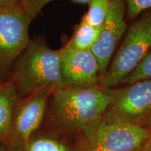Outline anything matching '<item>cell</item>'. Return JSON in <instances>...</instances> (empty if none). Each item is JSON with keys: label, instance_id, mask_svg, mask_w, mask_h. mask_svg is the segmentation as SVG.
Wrapping results in <instances>:
<instances>
[{"label": "cell", "instance_id": "cell-1", "mask_svg": "<svg viewBox=\"0 0 151 151\" xmlns=\"http://www.w3.org/2000/svg\"><path fill=\"white\" fill-rule=\"evenodd\" d=\"M110 101L109 90L101 86H62L49 97L41 129L81 144L102 119Z\"/></svg>", "mask_w": 151, "mask_h": 151}, {"label": "cell", "instance_id": "cell-2", "mask_svg": "<svg viewBox=\"0 0 151 151\" xmlns=\"http://www.w3.org/2000/svg\"><path fill=\"white\" fill-rule=\"evenodd\" d=\"M9 79L20 99L42 90L52 92L64 86L60 49L49 48L43 39L30 40L13 65Z\"/></svg>", "mask_w": 151, "mask_h": 151}, {"label": "cell", "instance_id": "cell-3", "mask_svg": "<svg viewBox=\"0 0 151 151\" xmlns=\"http://www.w3.org/2000/svg\"><path fill=\"white\" fill-rule=\"evenodd\" d=\"M151 50V11L132 24L110 67L101 79V88L110 89L122 83Z\"/></svg>", "mask_w": 151, "mask_h": 151}, {"label": "cell", "instance_id": "cell-4", "mask_svg": "<svg viewBox=\"0 0 151 151\" xmlns=\"http://www.w3.org/2000/svg\"><path fill=\"white\" fill-rule=\"evenodd\" d=\"M150 129L104 116L81 143L80 151H141Z\"/></svg>", "mask_w": 151, "mask_h": 151}, {"label": "cell", "instance_id": "cell-5", "mask_svg": "<svg viewBox=\"0 0 151 151\" xmlns=\"http://www.w3.org/2000/svg\"><path fill=\"white\" fill-rule=\"evenodd\" d=\"M109 92L111 101L105 116L144 126L151 114V78Z\"/></svg>", "mask_w": 151, "mask_h": 151}, {"label": "cell", "instance_id": "cell-6", "mask_svg": "<svg viewBox=\"0 0 151 151\" xmlns=\"http://www.w3.org/2000/svg\"><path fill=\"white\" fill-rule=\"evenodd\" d=\"M31 21L20 6L0 11V76L13 67L31 39Z\"/></svg>", "mask_w": 151, "mask_h": 151}, {"label": "cell", "instance_id": "cell-7", "mask_svg": "<svg viewBox=\"0 0 151 151\" xmlns=\"http://www.w3.org/2000/svg\"><path fill=\"white\" fill-rule=\"evenodd\" d=\"M52 92L42 90L18 100L14 109L9 148L23 146L42 127Z\"/></svg>", "mask_w": 151, "mask_h": 151}, {"label": "cell", "instance_id": "cell-8", "mask_svg": "<svg viewBox=\"0 0 151 151\" xmlns=\"http://www.w3.org/2000/svg\"><path fill=\"white\" fill-rule=\"evenodd\" d=\"M60 51L64 86H99V64L91 50H75L65 45Z\"/></svg>", "mask_w": 151, "mask_h": 151}, {"label": "cell", "instance_id": "cell-9", "mask_svg": "<svg viewBox=\"0 0 151 151\" xmlns=\"http://www.w3.org/2000/svg\"><path fill=\"white\" fill-rule=\"evenodd\" d=\"M124 11V0H110L109 14L101 27L99 39L90 50L99 62L101 78L125 31Z\"/></svg>", "mask_w": 151, "mask_h": 151}, {"label": "cell", "instance_id": "cell-10", "mask_svg": "<svg viewBox=\"0 0 151 151\" xmlns=\"http://www.w3.org/2000/svg\"><path fill=\"white\" fill-rule=\"evenodd\" d=\"M80 143L55 132L40 129L29 139L27 143L11 150L80 151Z\"/></svg>", "mask_w": 151, "mask_h": 151}, {"label": "cell", "instance_id": "cell-11", "mask_svg": "<svg viewBox=\"0 0 151 151\" xmlns=\"http://www.w3.org/2000/svg\"><path fill=\"white\" fill-rule=\"evenodd\" d=\"M19 99L11 81L0 79V141L9 146L14 109Z\"/></svg>", "mask_w": 151, "mask_h": 151}, {"label": "cell", "instance_id": "cell-12", "mask_svg": "<svg viewBox=\"0 0 151 151\" xmlns=\"http://www.w3.org/2000/svg\"><path fill=\"white\" fill-rule=\"evenodd\" d=\"M100 31L101 27H94L81 20L66 46L75 50H90L99 39Z\"/></svg>", "mask_w": 151, "mask_h": 151}, {"label": "cell", "instance_id": "cell-13", "mask_svg": "<svg viewBox=\"0 0 151 151\" xmlns=\"http://www.w3.org/2000/svg\"><path fill=\"white\" fill-rule=\"evenodd\" d=\"M88 10L81 20L94 27H101L105 22L110 9V0H90Z\"/></svg>", "mask_w": 151, "mask_h": 151}, {"label": "cell", "instance_id": "cell-14", "mask_svg": "<svg viewBox=\"0 0 151 151\" xmlns=\"http://www.w3.org/2000/svg\"><path fill=\"white\" fill-rule=\"evenodd\" d=\"M148 78H151V50L135 70L124 79L122 83L132 84Z\"/></svg>", "mask_w": 151, "mask_h": 151}, {"label": "cell", "instance_id": "cell-15", "mask_svg": "<svg viewBox=\"0 0 151 151\" xmlns=\"http://www.w3.org/2000/svg\"><path fill=\"white\" fill-rule=\"evenodd\" d=\"M54 0H22L20 6L27 15L30 21L37 16L43 7L50 1ZM73 2L86 4H88L90 0H71Z\"/></svg>", "mask_w": 151, "mask_h": 151}, {"label": "cell", "instance_id": "cell-16", "mask_svg": "<svg viewBox=\"0 0 151 151\" xmlns=\"http://www.w3.org/2000/svg\"><path fill=\"white\" fill-rule=\"evenodd\" d=\"M127 14L134 18L146 9L151 8V0H126Z\"/></svg>", "mask_w": 151, "mask_h": 151}, {"label": "cell", "instance_id": "cell-17", "mask_svg": "<svg viewBox=\"0 0 151 151\" xmlns=\"http://www.w3.org/2000/svg\"><path fill=\"white\" fill-rule=\"evenodd\" d=\"M22 0H0V11L20 6Z\"/></svg>", "mask_w": 151, "mask_h": 151}, {"label": "cell", "instance_id": "cell-18", "mask_svg": "<svg viewBox=\"0 0 151 151\" xmlns=\"http://www.w3.org/2000/svg\"><path fill=\"white\" fill-rule=\"evenodd\" d=\"M141 151H151V129L150 135L147 139L146 143L143 145L142 149Z\"/></svg>", "mask_w": 151, "mask_h": 151}, {"label": "cell", "instance_id": "cell-19", "mask_svg": "<svg viewBox=\"0 0 151 151\" xmlns=\"http://www.w3.org/2000/svg\"><path fill=\"white\" fill-rule=\"evenodd\" d=\"M0 151H12L5 143L0 141Z\"/></svg>", "mask_w": 151, "mask_h": 151}, {"label": "cell", "instance_id": "cell-20", "mask_svg": "<svg viewBox=\"0 0 151 151\" xmlns=\"http://www.w3.org/2000/svg\"><path fill=\"white\" fill-rule=\"evenodd\" d=\"M146 124H147V125L148 126V128H149V129H151V114H150V116H149V118H148V120H147Z\"/></svg>", "mask_w": 151, "mask_h": 151}, {"label": "cell", "instance_id": "cell-21", "mask_svg": "<svg viewBox=\"0 0 151 151\" xmlns=\"http://www.w3.org/2000/svg\"><path fill=\"white\" fill-rule=\"evenodd\" d=\"M1 78H1V76H0V79H1Z\"/></svg>", "mask_w": 151, "mask_h": 151}]
</instances>
